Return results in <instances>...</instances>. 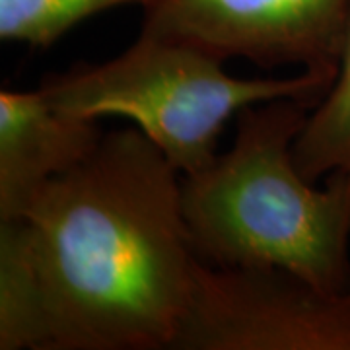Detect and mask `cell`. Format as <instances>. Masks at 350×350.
Returning <instances> with one entry per match:
<instances>
[{"instance_id": "6da1fadb", "label": "cell", "mask_w": 350, "mask_h": 350, "mask_svg": "<svg viewBox=\"0 0 350 350\" xmlns=\"http://www.w3.org/2000/svg\"><path fill=\"white\" fill-rule=\"evenodd\" d=\"M18 222L38 292V350L174 349L199 259L181 174L142 131L103 133Z\"/></svg>"}, {"instance_id": "7a4b0ae2", "label": "cell", "mask_w": 350, "mask_h": 350, "mask_svg": "<svg viewBox=\"0 0 350 350\" xmlns=\"http://www.w3.org/2000/svg\"><path fill=\"white\" fill-rule=\"evenodd\" d=\"M317 101L243 107L232 146L181 175V206L195 257L214 269H282L329 290L350 286V199L331 175L306 179L294 142Z\"/></svg>"}, {"instance_id": "3957f363", "label": "cell", "mask_w": 350, "mask_h": 350, "mask_svg": "<svg viewBox=\"0 0 350 350\" xmlns=\"http://www.w3.org/2000/svg\"><path fill=\"white\" fill-rule=\"evenodd\" d=\"M335 75L337 68H306L290 78H239L193 43L140 31L121 55L45 76L39 88L64 113L131 121L179 174L191 175L218 156L222 129L243 107L288 98L319 101Z\"/></svg>"}, {"instance_id": "277c9868", "label": "cell", "mask_w": 350, "mask_h": 350, "mask_svg": "<svg viewBox=\"0 0 350 350\" xmlns=\"http://www.w3.org/2000/svg\"><path fill=\"white\" fill-rule=\"evenodd\" d=\"M174 350H350V286L199 261Z\"/></svg>"}, {"instance_id": "5b68a950", "label": "cell", "mask_w": 350, "mask_h": 350, "mask_svg": "<svg viewBox=\"0 0 350 350\" xmlns=\"http://www.w3.org/2000/svg\"><path fill=\"white\" fill-rule=\"evenodd\" d=\"M140 31L181 39L214 57L282 66L337 68L350 0H156Z\"/></svg>"}, {"instance_id": "8992f818", "label": "cell", "mask_w": 350, "mask_h": 350, "mask_svg": "<svg viewBox=\"0 0 350 350\" xmlns=\"http://www.w3.org/2000/svg\"><path fill=\"white\" fill-rule=\"evenodd\" d=\"M100 121L57 109L38 90H0V220L24 218L49 181L100 144Z\"/></svg>"}, {"instance_id": "52a82bcc", "label": "cell", "mask_w": 350, "mask_h": 350, "mask_svg": "<svg viewBox=\"0 0 350 350\" xmlns=\"http://www.w3.org/2000/svg\"><path fill=\"white\" fill-rule=\"evenodd\" d=\"M300 172L313 183L338 177L350 199V16L331 88L308 113L294 142Z\"/></svg>"}, {"instance_id": "ba28073f", "label": "cell", "mask_w": 350, "mask_h": 350, "mask_svg": "<svg viewBox=\"0 0 350 350\" xmlns=\"http://www.w3.org/2000/svg\"><path fill=\"white\" fill-rule=\"evenodd\" d=\"M156 0H0V39L47 49L70 29L98 14Z\"/></svg>"}]
</instances>
